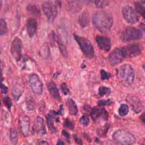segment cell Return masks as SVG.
I'll list each match as a JSON object with an SVG mask.
<instances>
[{
    "label": "cell",
    "mask_w": 145,
    "mask_h": 145,
    "mask_svg": "<svg viewBox=\"0 0 145 145\" xmlns=\"http://www.w3.org/2000/svg\"><path fill=\"white\" fill-rule=\"evenodd\" d=\"M93 26L102 33L109 31L113 24L112 15L105 11H97L92 17Z\"/></svg>",
    "instance_id": "1"
},
{
    "label": "cell",
    "mask_w": 145,
    "mask_h": 145,
    "mask_svg": "<svg viewBox=\"0 0 145 145\" xmlns=\"http://www.w3.org/2000/svg\"><path fill=\"white\" fill-rule=\"evenodd\" d=\"M117 76L120 80L126 86L131 85L135 79L134 71L129 64H125L120 67L117 70Z\"/></svg>",
    "instance_id": "2"
},
{
    "label": "cell",
    "mask_w": 145,
    "mask_h": 145,
    "mask_svg": "<svg viewBox=\"0 0 145 145\" xmlns=\"http://www.w3.org/2000/svg\"><path fill=\"white\" fill-rule=\"evenodd\" d=\"M112 138L117 143L125 145L133 144L135 142L134 136L125 130H118L112 135Z\"/></svg>",
    "instance_id": "3"
},
{
    "label": "cell",
    "mask_w": 145,
    "mask_h": 145,
    "mask_svg": "<svg viewBox=\"0 0 145 145\" xmlns=\"http://www.w3.org/2000/svg\"><path fill=\"white\" fill-rule=\"evenodd\" d=\"M74 37L86 57L91 58L94 56V49L91 41L87 38L74 34Z\"/></svg>",
    "instance_id": "4"
},
{
    "label": "cell",
    "mask_w": 145,
    "mask_h": 145,
    "mask_svg": "<svg viewBox=\"0 0 145 145\" xmlns=\"http://www.w3.org/2000/svg\"><path fill=\"white\" fill-rule=\"evenodd\" d=\"M143 34L140 29L133 27H127L121 33V39L124 42L142 39Z\"/></svg>",
    "instance_id": "5"
},
{
    "label": "cell",
    "mask_w": 145,
    "mask_h": 145,
    "mask_svg": "<svg viewBox=\"0 0 145 145\" xmlns=\"http://www.w3.org/2000/svg\"><path fill=\"white\" fill-rule=\"evenodd\" d=\"M121 50L125 58H131L137 57L142 53V46L138 43L131 44L123 46Z\"/></svg>",
    "instance_id": "6"
},
{
    "label": "cell",
    "mask_w": 145,
    "mask_h": 145,
    "mask_svg": "<svg viewBox=\"0 0 145 145\" xmlns=\"http://www.w3.org/2000/svg\"><path fill=\"white\" fill-rule=\"evenodd\" d=\"M122 13L124 19L129 24H135L139 20L138 13L130 6H124L122 9Z\"/></svg>",
    "instance_id": "7"
},
{
    "label": "cell",
    "mask_w": 145,
    "mask_h": 145,
    "mask_svg": "<svg viewBox=\"0 0 145 145\" xmlns=\"http://www.w3.org/2000/svg\"><path fill=\"white\" fill-rule=\"evenodd\" d=\"M42 8L48 21L53 23L57 15L56 6L50 2H45L42 5Z\"/></svg>",
    "instance_id": "8"
},
{
    "label": "cell",
    "mask_w": 145,
    "mask_h": 145,
    "mask_svg": "<svg viewBox=\"0 0 145 145\" xmlns=\"http://www.w3.org/2000/svg\"><path fill=\"white\" fill-rule=\"evenodd\" d=\"M29 84L32 91L34 93L41 95L42 93L43 84L37 74H32L29 76Z\"/></svg>",
    "instance_id": "9"
},
{
    "label": "cell",
    "mask_w": 145,
    "mask_h": 145,
    "mask_svg": "<svg viewBox=\"0 0 145 145\" xmlns=\"http://www.w3.org/2000/svg\"><path fill=\"white\" fill-rule=\"evenodd\" d=\"M11 53L16 61H19L22 57V41L18 37H15L11 46Z\"/></svg>",
    "instance_id": "10"
},
{
    "label": "cell",
    "mask_w": 145,
    "mask_h": 145,
    "mask_svg": "<svg viewBox=\"0 0 145 145\" xmlns=\"http://www.w3.org/2000/svg\"><path fill=\"white\" fill-rule=\"evenodd\" d=\"M90 116L94 122L99 121H107L108 113L104 108L95 107L90 112Z\"/></svg>",
    "instance_id": "11"
},
{
    "label": "cell",
    "mask_w": 145,
    "mask_h": 145,
    "mask_svg": "<svg viewBox=\"0 0 145 145\" xmlns=\"http://www.w3.org/2000/svg\"><path fill=\"white\" fill-rule=\"evenodd\" d=\"M125 56L121 49L116 48L109 54L108 57V61L110 64L114 66L121 63L125 59Z\"/></svg>",
    "instance_id": "12"
},
{
    "label": "cell",
    "mask_w": 145,
    "mask_h": 145,
    "mask_svg": "<svg viewBox=\"0 0 145 145\" xmlns=\"http://www.w3.org/2000/svg\"><path fill=\"white\" fill-rule=\"evenodd\" d=\"M126 101L130 104L135 113H139L142 111L143 106L142 101L138 97L129 95L126 97Z\"/></svg>",
    "instance_id": "13"
},
{
    "label": "cell",
    "mask_w": 145,
    "mask_h": 145,
    "mask_svg": "<svg viewBox=\"0 0 145 145\" xmlns=\"http://www.w3.org/2000/svg\"><path fill=\"white\" fill-rule=\"evenodd\" d=\"M33 129L35 133L40 137H42L46 134V130L42 118L39 116L36 118L33 125Z\"/></svg>",
    "instance_id": "14"
},
{
    "label": "cell",
    "mask_w": 145,
    "mask_h": 145,
    "mask_svg": "<svg viewBox=\"0 0 145 145\" xmlns=\"http://www.w3.org/2000/svg\"><path fill=\"white\" fill-rule=\"evenodd\" d=\"M96 41L99 49L108 52L111 48V41L110 38L104 36H97Z\"/></svg>",
    "instance_id": "15"
},
{
    "label": "cell",
    "mask_w": 145,
    "mask_h": 145,
    "mask_svg": "<svg viewBox=\"0 0 145 145\" xmlns=\"http://www.w3.org/2000/svg\"><path fill=\"white\" fill-rule=\"evenodd\" d=\"M24 89V86L20 82L16 81L13 83L11 88V94L15 101H17L19 100L23 93Z\"/></svg>",
    "instance_id": "16"
},
{
    "label": "cell",
    "mask_w": 145,
    "mask_h": 145,
    "mask_svg": "<svg viewBox=\"0 0 145 145\" xmlns=\"http://www.w3.org/2000/svg\"><path fill=\"white\" fill-rule=\"evenodd\" d=\"M20 129L24 137H27L30 131V119L28 116L23 115L20 118Z\"/></svg>",
    "instance_id": "17"
},
{
    "label": "cell",
    "mask_w": 145,
    "mask_h": 145,
    "mask_svg": "<svg viewBox=\"0 0 145 145\" xmlns=\"http://www.w3.org/2000/svg\"><path fill=\"white\" fill-rule=\"evenodd\" d=\"M26 27L27 32L28 36L30 38L33 37L36 33L37 27V22L36 20L33 18H29L27 21Z\"/></svg>",
    "instance_id": "18"
},
{
    "label": "cell",
    "mask_w": 145,
    "mask_h": 145,
    "mask_svg": "<svg viewBox=\"0 0 145 145\" xmlns=\"http://www.w3.org/2000/svg\"><path fill=\"white\" fill-rule=\"evenodd\" d=\"M47 88L49 90V93L52 95V96L58 101H60L61 98L60 96V94L58 91V88L57 87L56 84L53 81H50L47 83Z\"/></svg>",
    "instance_id": "19"
},
{
    "label": "cell",
    "mask_w": 145,
    "mask_h": 145,
    "mask_svg": "<svg viewBox=\"0 0 145 145\" xmlns=\"http://www.w3.org/2000/svg\"><path fill=\"white\" fill-rule=\"evenodd\" d=\"M89 22V14L87 11H84L79 16L78 23L82 28H85L88 25Z\"/></svg>",
    "instance_id": "20"
},
{
    "label": "cell",
    "mask_w": 145,
    "mask_h": 145,
    "mask_svg": "<svg viewBox=\"0 0 145 145\" xmlns=\"http://www.w3.org/2000/svg\"><path fill=\"white\" fill-rule=\"evenodd\" d=\"M54 39L56 40V41L57 42V44L58 45V48H59V51H60L61 54L62 55V56L63 57L67 58L68 53H67V50L66 46L62 42L60 37L59 36H57L56 35H55V33H54Z\"/></svg>",
    "instance_id": "21"
},
{
    "label": "cell",
    "mask_w": 145,
    "mask_h": 145,
    "mask_svg": "<svg viewBox=\"0 0 145 145\" xmlns=\"http://www.w3.org/2000/svg\"><path fill=\"white\" fill-rule=\"evenodd\" d=\"M67 106L69 109L70 114L72 116H76L78 113V110L75 102L72 99H68L67 100Z\"/></svg>",
    "instance_id": "22"
},
{
    "label": "cell",
    "mask_w": 145,
    "mask_h": 145,
    "mask_svg": "<svg viewBox=\"0 0 145 145\" xmlns=\"http://www.w3.org/2000/svg\"><path fill=\"white\" fill-rule=\"evenodd\" d=\"M82 7V5L80 4L79 0L71 1H70L67 5V9L71 12H78Z\"/></svg>",
    "instance_id": "23"
},
{
    "label": "cell",
    "mask_w": 145,
    "mask_h": 145,
    "mask_svg": "<svg viewBox=\"0 0 145 145\" xmlns=\"http://www.w3.org/2000/svg\"><path fill=\"white\" fill-rule=\"evenodd\" d=\"M134 6L137 12L145 20V7L139 2H135Z\"/></svg>",
    "instance_id": "24"
},
{
    "label": "cell",
    "mask_w": 145,
    "mask_h": 145,
    "mask_svg": "<svg viewBox=\"0 0 145 145\" xmlns=\"http://www.w3.org/2000/svg\"><path fill=\"white\" fill-rule=\"evenodd\" d=\"M8 31L7 23L3 18L0 19V36L5 35Z\"/></svg>",
    "instance_id": "25"
},
{
    "label": "cell",
    "mask_w": 145,
    "mask_h": 145,
    "mask_svg": "<svg viewBox=\"0 0 145 145\" xmlns=\"http://www.w3.org/2000/svg\"><path fill=\"white\" fill-rule=\"evenodd\" d=\"M110 128V126L108 124L102 126L97 130V134L100 137H105Z\"/></svg>",
    "instance_id": "26"
},
{
    "label": "cell",
    "mask_w": 145,
    "mask_h": 145,
    "mask_svg": "<svg viewBox=\"0 0 145 145\" xmlns=\"http://www.w3.org/2000/svg\"><path fill=\"white\" fill-rule=\"evenodd\" d=\"M46 122H47L48 127L49 130L51 132L56 133L57 131V129L56 128V127L54 125L53 118L52 117H50L49 116L47 115V116H46Z\"/></svg>",
    "instance_id": "27"
},
{
    "label": "cell",
    "mask_w": 145,
    "mask_h": 145,
    "mask_svg": "<svg viewBox=\"0 0 145 145\" xmlns=\"http://www.w3.org/2000/svg\"><path fill=\"white\" fill-rule=\"evenodd\" d=\"M118 114L121 117L126 116L129 113V107L127 104H122L120 105L118 109Z\"/></svg>",
    "instance_id": "28"
},
{
    "label": "cell",
    "mask_w": 145,
    "mask_h": 145,
    "mask_svg": "<svg viewBox=\"0 0 145 145\" xmlns=\"http://www.w3.org/2000/svg\"><path fill=\"white\" fill-rule=\"evenodd\" d=\"M10 139L12 144H16L18 142V133L15 129H11L10 131Z\"/></svg>",
    "instance_id": "29"
},
{
    "label": "cell",
    "mask_w": 145,
    "mask_h": 145,
    "mask_svg": "<svg viewBox=\"0 0 145 145\" xmlns=\"http://www.w3.org/2000/svg\"><path fill=\"white\" fill-rule=\"evenodd\" d=\"M26 106L28 110L32 111L35 108V101L32 97L29 96L26 99Z\"/></svg>",
    "instance_id": "30"
},
{
    "label": "cell",
    "mask_w": 145,
    "mask_h": 145,
    "mask_svg": "<svg viewBox=\"0 0 145 145\" xmlns=\"http://www.w3.org/2000/svg\"><path fill=\"white\" fill-rule=\"evenodd\" d=\"M27 9L29 12H30L34 16H37L40 14V11L39 9L35 5H29L27 6Z\"/></svg>",
    "instance_id": "31"
},
{
    "label": "cell",
    "mask_w": 145,
    "mask_h": 145,
    "mask_svg": "<svg viewBox=\"0 0 145 145\" xmlns=\"http://www.w3.org/2000/svg\"><path fill=\"white\" fill-rule=\"evenodd\" d=\"M110 93V89L109 87L105 86H101L99 88V94L100 96L104 95H109Z\"/></svg>",
    "instance_id": "32"
},
{
    "label": "cell",
    "mask_w": 145,
    "mask_h": 145,
    "mask_svg": "<svg viewBox=\"0 0 145 145\" xmlns=\"http://www.w3.org/2000/svg\"><path fill=\"white\" fill-rule=\"evenodd\" d=\"M49 52V47L47 45H42L39 50V55L42 57H46Z\"/></svg>",
    "instance_id": "33"
},
{
    "label": "cell",
    "mask_w": 145,
    "mask_h": 145,
    "mask_svg": "<svg viewBox=\"0 0 145 145\" xmlns=\"http://www.w3.org/2000/svg\"><path fill=\"white\" fill-rule=\"evenodd\" d=\"M93 3L96 7L98 8H103L109 5V3L106 0H96Z\"/></svg>",
    "instance_id": "34"
},
{
    "label": "cell",
    "mask_w": 145,
    "mask_h": 145,
    "mask_svg": "<svg viewBox=\"0 0 145 145\" xmlns=\"http://www.w3.org/2000/svg\"><path fill=\"white\" fill-rule=\"evenodd\" d=\"M79 122L81 125H82L84 126H88L89 123V118L88 116L86 114L83 115L79 119Z\"/></svg>",
    "instance_id": "35"
},
{
    "label": "cell",
    "mask_w": 145,
    "mask_h": 145,
    "mask_svg": "<svg viewBox=\"0 0 145 145\" xmlns=\"http://www.w3.org/2000/svg\"><path fill=\"white\" fill-rule=\"evenodd\" d=\"M100 75L101 79L102 80H107L111 77V74L103 69H101L100 70Z\"/></svg>",
    "instance_id": "36"
},
{
    "label": "cell",
    "mask_w": 145,
    "mask_h": 145,
    "mask_svg": "<svg viewBox=\"0 0 145 145\" xmlns=\"http://www.w3.org/2000/svg\"><path fill=\"white\" fill-rule=\"evenodd\" d=\"M3 103L5 104V105L8 108L9 110H10L11 107L12 106V101L10 97L6 96L3 99Z\"/></svg>",
    "instance_id": "37"
},
{
    "label": "cell",
    "mask_w": 145,
    "mask_h": 145,
    "mask_svg": "<svg viewBox=\"0 0 145 145\" xmlns=\"http://www.w3.org/2000/svg\"><path fill=\"white\" fill-rule=\"evenodd\" d=\"M63 125L65 127L70 129V130H73L74 128V123L69 119H66L64 121Z\"/></svg>",
    "instance_id": "38"
},
{
    "label": "cell",
    "mask_w": 145,
    "mask_h": 145,
    "mask_svg": "<svg viewBox=\"0 0 145 145\" xmlns=\"http://www.w3.org/2000/svg\"><path fill=\"white\" fill-rule=\"evenodd\" d=\"M113 103V102L110 99H106V100H100L98 101L97 104L99 106H105V105H111Z\"/></svg>",
    "instance_id": "39"
},
{
    "label": "cell",
    "mask_w": 145,
    "mask_h": 145,
    "mask_svg": "<svg viewBox=\"0 0 145 145\" xmlns=\"http://www.w3.org/2000/svg\"><path fill=\"white\" fill-rule=\"evenodd\" d=\"M60 88L62 91V92L65 94V95H69L70 94V89L69 88L67 87V85L66 83H63L61 84L60 86Z\"/></svg>",
    "instance_id": "40"
},
{
    "label": "cell",
    "mask_w": 145,
    "mask_h": 145,
    "mask_svg": "<svg viewBox=\"0 0 145 145\" xmlns=\"http://www.w3.org/2000/svg\"><path fill=\"white\" fill-rule=\"evenodd\" d=\"M62 135L63 137V138L66 139V140L67 142H70V134H69L68 132H67L65 130H63L62 131Z\"/></svg>",
    "instance_id": "41"
},
{
    "label": "cell",
    "mask_w": 145,
    "mask_h": 145,
    "mask_svg": "<svg viewBox=\"0 0 145 145\" xmlns=\"http://www.w3.org/2000/svg\"><path fill=\"white\" fill-rule=\"evenodd\" d=\"M0 88L1 90V92L3 94H6L8 92V88L6 87L5 84H2V83H0Z\"/></svg>",
    "instance_id": "42"
},
{
    "label": "cell",
    "mask_w": 145,
    "mask_h": 145,
    "mask_svg": "<svg viewBox=\"0 0 145 145\" xmlns=\"http://www.w3.org/2000/svg\"><path fill=\"white\" fill-rule=\"evenodd\" d=\"M73 138L75 141V142L77 143V144H83V142H82V140L78 137H76V135H73Z\"/></svg>",
    "instance_id": "43"
},
{
    "label": "cell",
    "mask_w": 145,
    "mask_h": 145,
    "mask_svg": "<svg viewBox=\"0 0 145 145\" xmlns=\"http://www.w3.org/2000/svg\"><path fill=\"white\" fill-rule=\"evenodd\" d=\"M140 120L141 121V122L145 124V112H144L140 116Z\"/></svg>",
    "instance_id": "44"
},
{
    "label": "cell",
    "mask_w": 145,
    "mask_h": 145,
    "mask_svg": "<svg viewBox=\"0 0 145 145\" xmlns=\"http://www.w3.org/2000/svg\"><path fill=\"white\" fill-rule=\"evenodd\" d=\"M65 143L64 142H63V140H62L61 139H58V142L57 143V145H64Z\"/></svg>",
    "instance_id": "45"
},
{
    "label": "cell",
    "mask_w": 145,
    "mask_h": 145,
    "mask_svg": "<svg viewBox=\"0 0 145 145\" xmlns=\"http://www.w3.org/2000/svg\"><path fill=\"white\" fill-rule=\"evenodd\" d=\"M39 143L40 144H49V143L47 141H46V140H41Z\"/></svg>",
    "instance_id": "46"
},
{
    "label": "cell",
    "mask_w": 145,
    "mask_h": 145,
    "mask_svg": "<svg viewBox=\"0 0 145 145\" xmlns=\"http://www.w3.org/2000/svg\"><path fill=\"white\" fill-rule=\"evenodd\" d=\"M82 1H86V2H92V3H94L96 0H82Z\"/></svg>",
    "instance_id": "47"
},
{
    "label": "cell",
    "mask_w": 145,
    "mask_h": 145,
    "mask_svg": "<svg viewBox=\"0 0 145 145\" xmlns=\"http://www.w3.org/2000/svg\"><path fill=\"white\" fill-rule=\"evenodd\" d=\"M140 1H141L143 3H144V4L145 5V0H140Z\"/></svg>",
    "instance_id": "48"
},
{
    "label": "cell",
    "mask_w": 145,
    "mask_h": 145,
    "mask_svg": "<svg viewBox=\"0 0 145 145\" xmlns=\"http://www.w3.org/2000/svg\"><path fill=\"white\" fill-rule=\"evenodd\" d=\"M1 2L0 1V10H1Z\"/></svg>",
    "instance_id": "49"
},
{
    "label": "cell",
    "mask_w": 145,
    "mask_h": 145,
    "mask_svg": "<svg viewBox=\"0 0 145 145\" xmlns=\"http://www.w3.org/2000/svg\"><path fill=\"white\" fill-rule=\"evenodd\" d=\"M1 100H0V110H1Z\"/></svg>",
    "instance_id": "50"
}]
</instances>
